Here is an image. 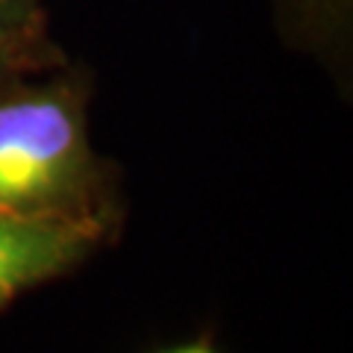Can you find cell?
Returning a JSON list of instances; mask_svg holds the SVG:
<instances>
[{
	"label": "cell",
	"mask_w": 353,
	"mask_h": 353,
	"mask_svg": "<svg viewBox=\"0 0 353 353\" xmlns=\"http://www.w3.org/2000/svg\"><path fill=\"white\" fill-rule=\"evenodd\" d=\"M0 203L112 221L83 103L71 88L0 92Z\"/></svg>",
	"instance_id": "1"
},
{
	"label": "cell",
	"mask_w": 353,
	"mask_h": 353,
	"mask_svg": "<svg viewBox=\"0 0 353 353\" xmlns=\"http://www.w3.org/2000/svg\"><path fill=\"white\" fill-rule=\"evenodd\" d=\"M109 224L106 218L27 212L0 203V309L80 265L103 241Z\"/></svg>",
	"instance_id": "2"
},
{
	"label": "cell",
	"mask_w": 353,
	"mask_h": 353,
	"mask_svg": "<svg viewBox=\"0 0 353 353\" xmlns=\"http://www.w3.org/2000/svg\"><path fill=\"white\" fill-rule=\"evenodd\" d=\"M30 50L21 39V24H3L0 21V92L12 77L24 68Z\"/></svg>",
	"instance_id": "3"
},
{
	"label": "cell",
	"mask_w": 353,
	"mask_h": 353,
	"mask_svg": "<svg viewBox=\"0 0 353 353\" xmlns=\"http://www.w3.org/2000/svg\"><path fill=\"white\" fill-rule=\"evenodd\" d=\"M30 0H0V21L3 24H21Z\"/></svg>",
	"instance_id": "4"
},
{
	"label": "cell",
	"mask_w": 353,
	"mask_h": 353,
	"mask_svg": "<svg viewBox=\"0 0 353 353\" xmlns=\"http://www.w3.org/2000/svg\"><path fill=\"white\" fill-rule=\"evenodd\" d=\"M159 353H218V350L209 339H194V341H185V345H176V347H165Z\"/></svg>",
	"instance_id": "5"
}]
</instances>
